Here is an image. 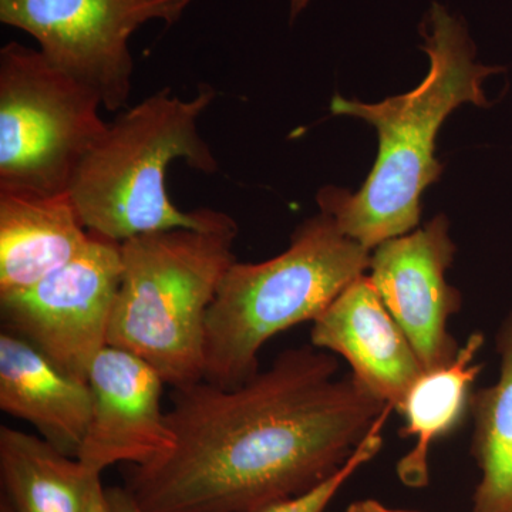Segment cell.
Listing matches in <instances>:
<instances>
[{
	"instance_id": "6da1fadb",
	"label": "cell",
	"mask_w": 512,
	"mask_h": 512,
	"mask_svg": "<svg viewBox=\"0 0 512 512\" xmlns=\"http://www.w3.org/2000/svg\"><path fill=\"white\" fill-rule=\"evenodd\" d=\"M339 370L338 356L305 345L241 386L173 389L174 450L133 466L127 490L146 512H262L309 490L392 407Z\"/></svg>"
},
{
	"instance_id": "7a4b0ae2",
	"label": "cell",
	"mask_w": 512,
	"mask_h": 512,
	"mask_svg": "<svg viewBox=\"0 0 512 512\" xmlns=\"http://www.w3.org/2000/svg\"><path fill=\"white\" fill-rule=\"evenodd\" d=\"M420 30L430 67L419 87L382 103L342 96L332 101L333 114L356 117L376 128L379 154L356 194L326 187L316 200L320 212L369 251L419 225L421 195L443 170L434 150L444 120L461 104L487 106L485 77L501 70L476 63V47L466 26L439 3H434Z\"/></svg>"
},
{
	"instance_id": "3957f363",
	"label": "cell",
	"mask_w": 512,
	"mask_h": 512,
	"mask_svg": "<svg viewBox=\"0 0 512 512\" xmlns=\"http://www.w3.org/2000/svg\"><path fill=\"white\" fill-rule=\"evenodd\" d=\"M215 97L210 84H201L190 100L164 87L109 124L70 184V197L90 234L123 244L153 232L211 227L224 217L210 208L178 210L167 191L173 161L183 160L202 174L218 170L198 130Z\"/></svg>"
},
{
	"instance_id": "277c9868",
	"label": "cell",
	"mask_w": 512,
	"mask_h": 512,
	"mask_svg": "<svg viewBox=\"0 0 512 512\" xmlns=\"http://www.w3.org/2000/svg\"><path fill=\"white\" fill-rule=\"evenodd\" d=\"M237 237V221L224 214L211 227L124 241L109 346L143 359L173 389L204 380L207 316L237 261Z\"/></svg>"
},
{
	"instance_id": "5b68a950",
	"label": "cell",
	"mask_w": 512,
	"mask_h": 512,
	"mask_svg": "<svg viewBox=\"0 0 512 512\" xmlns=\"http://www.w3.org/2000/svg\"><path fill=\"white\" fill-rule=\"evenodd\" d=\"M370 255L320 212L295 229L281 255L258 264L235 261L208 312L204 379L224 389L247 383L261 372L265 343L318 318L369 271Z\"/></svg>"
},
{
	"instance_id": "8992f818",
	"label": "cell",
	"mask_w": 512,
	"mask_h": 512,
	"mask_svg": "<svg viewBox=\"0 0 512 512\" xmlns=\"http://www.w3.org/2000/svg\"><path fill=\"white\" fill-rule=\"evenodd\" d=\"M97 94L40 50H0V191L59 195L109 127Z\"/></svg>"
},
{
	"instance_id": "52a82bcc",
	"label": "cell",
	"mask_w": 512,
	"mask_h": 512,
	"mask_svg": "<svg viewBox=\"0 0 512 512\" xmlns=\"http://www.w3.org/2000/svg\"><path fill=\"white\" fill-rule=\"evenodd\" d=\"M192 0H0V22L39 43L53 66L99 96L127 106L133 86L130 39L153 20L174 25Z\"/></svg>"
},
{
	"instance_id": "ba28073f",
	"label": "cell",
	"mask_w": 512,
	"mask_h": 512,
	"mask_svg": "<svg viewBox=\"0 0 512 512\" xmlns=\"http://www.w3.org/2000/svg\"><path fill=\"white\" fill-rule=\"evenodd\" d=\"M90 235L89 245L69 264L25 291L0 296L3 330L86 383L94 360L109 346L123 275L121 244Z\"/></svg>"
},
{
	"instance_id": "9c48e42d",
	"label": "cell",
	"mask_w": 512,
	"mask_h": 512,
	"mask_svg": "<svg viewBox=\"0 0 512 512\" xmlns=\"http://www.w3.org/2000/svg\"><path fill=\"white\" fill-rule=\"evenodd\" d=\"M454 255L446 215L383 242L370 255V281L424 370L447 365L461 348L448 329L451 316L463 308V296L446 279Z\"/></svg>"
},
{
	"instance_id": "30bf717a",
	"label": "cell",
	"mask_w": 512,
	"mask_h": 512,
	"mask_svg": "<svg viewBox=\"0 0 512 512\" xmlns=\"http://www.w3.org/2000/svg\"><path fill=\"white\" fill-rule=\"evenodd\" d=\"M92 413L77 460L92 474L117 463L146 466L174 450L161 406L165 382L127 350L106 346L89 373Z\"/></svg>"
},
{
	"instance_id": "8fae6325",
	"label": "cell",
	"mask_w": 512,
	"mask_h": 512,
	"mask_svg": "<svg viewBox=\"0 0 512 512\" xmlns=\"http://www.w3.org/2000/svg\"><path fill=\"white\" fill-rule=\"evenodd\" d=\"M312 323L311 345L345 359L357 382L399 412L424 367L369 275L352 282Z\"/></svg>"
},
{
	"instance_id": "7c38bea8",
	"label": "cell",
	"mask_w": 512,
	"mask_h": 512,
	"mask_svg": "<svg viewBox=\"0 0 512 512\" xmlns=\"http://www.w3.org/2000/svg\"><path fill=\"white\" fill-rule=\"evenodd\" d=\"M0 409L77 458L92 413V392L89 383L66 375L35 346L2 330Z\"/></svg>"
},
{
	"instance_id": "4fadbf2b",
	"label": "cell",
	"mask_w": 512,
	"mask_h": 512,
	"mask_svg": "<svg viewBox=\"0 0 512 512\" xmlns=\"http://www.w3.org/2000/svg\"><path fill=\"white\" fill-rule=\"evenodd\" d=\"M90 238L69 192L0 191V296L25 291L69 264Z\"/></svg>"
},
{
	"instance_id": "5bb4252c",
	"label": "cell",
	"mask_w": 512,
	"mask_h": 512,
	"mask_svg": "<svg viewBox=\"0 0 512 512\" xmlns=\"http://www.w3.org/2000/svg\"><path fill=\"white\" fill-rule=\"evenodd\" d=\"M483 345V333H471L450 363L424 370L404 396L400 436L414 439V447L400 458L396 473L406 487L429 484L431 446L453 433L468 413L473 384L483 370L477 362Z\"/></svg>"
},
{
	"instance_id": "9a60e30c",
	"label": "cell",
	"mask_w": 512,
	"mask_h": 512,
	"mask_svg": "<svg viewBox=\"0 0 512 512\" xmlns=\"http://www.w3.org/2000/svg\"><path fill=\"white\" fill-rule=\"evenodd\" d=\"M99 476L40 436L0 427L2 497L13 512H86Z\"/></svg>"
},
{
	"instance_id": "2e32d148",
	"label": "cell",
	"mask_w": 512,
	"mask_h": 512,
	"mask_svg": "<svg viewBox=\"0 0 512 512\" xmlns=\"http://www.w3.org/2000/svg\"><path fill=\"white\" fill-rule=\"evenodd\" d=\"M500 376L471 394V456L480 470L470 512H512V312L495 336Z\"/></svg>"
},
{
	"instance_id": "e0dca14e",
	"label": "cell",
	"mask_w": 512,
	"mask_h": 512,
	"mask_svg": "<svg viewBox=\"0 0 512 512\" xmlns=\"http://www.w3.org/2000/svg\"><path fill=\"white\" fill-rule=\"evenodd\" d=\"M392 412L393 407H389L382 414L366 439L356 448L355 453L335 473L313 485L309 490L279 501L262 512H325L340 488L348 483L360 468L365 467L380 453L383 447V427Z\"/></svg>"
},
{
	"instance_id": "ac0fdd59",
	"label": "cell",
	"mask_w": 512,
	"mask_h": 512,
	"mask_svg": "<svg viewBox=\"0 0 512 512\" xmlns=\"http://www.w3.org/2000/svg\"><path fill=\"white\" fill-rule=\"evenodd\" d=\"M106 498L110 512H146L126 487L107 488Z\"/></svg>"
},
{
	"instance_id": "d6986e66",
	"label": "cell",
	"mask_w": 512,
	"mask_h": 512,
	"mask_svg": "<svg viewBox=\"0 0 512 512\" xmlns=\"http://www.w3.org/2000/svg\"><path fill=\"white\" fill-rule=\"evenodd\" d=\"M86 512H110L109 505H107L106 488L101 484L100 476L94 478Z\"/></svg>"
},
{
	"instance_id": "ffe728a7",
	"label": "cell",
	"mask_w": 512,
	"mask_h": 512,
	"mask_svg": "<svg viewBox=\"0 0 512 512\" xmlns=\"http://www.w3.org/2000/svg\"><path fill=\"white\" fill-rule=\"evenodd\" d=\"M345 512H419V511H409V510H397V508L387 507L386 504L380 503V501L372 500V498H367V500H359L355 501L346 508Z\"/></svg>"
},
{
	"instance_id": "44dd1931",
	"label": "cell",
	"mask_w": 512,
	"mask_h": 512,
	"mask_svg": "<svg viewBox=\"0 0 512 512\" xmlns=\"http://www.w3.org/2000/svg\"><path fill=\"white\" fill-rule=\"evenodd\" d=\"M309 0H291V15L295 18L308 5Z\"/></svg>"
},
{
	"instance_id": "7402d4cb",
	"label": "cell",
	"mask_w": 512,
	"mask_h": 512,
	"mask_svg": "<svg viewBox=\"0 0 512 512\" xmlns=\"http://www.w3.org/2000/svg\"><path fill=\"white\" fill-rule=\"evenodd\" d=\"M0 512H13L8 501H6L3 497L0 498Z\"/></svg>"
}]
</instances>
